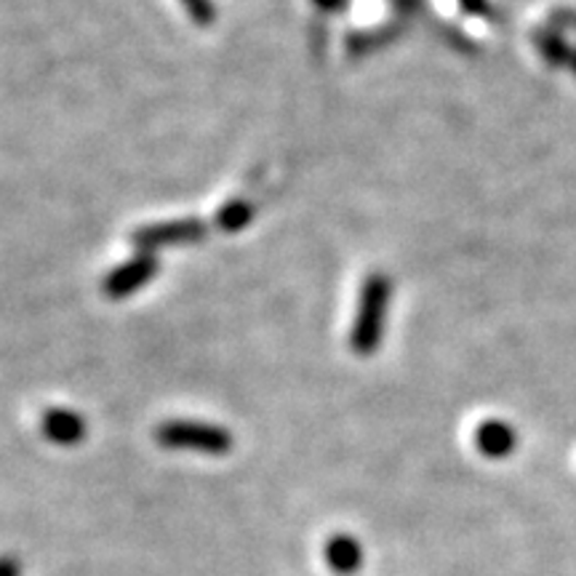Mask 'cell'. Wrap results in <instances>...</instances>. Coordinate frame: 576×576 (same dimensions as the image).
Instances as JSON below:
<instances>
[{
  "label": "cell",
  "instance_id": "cell-13",
  "mask_svg": "<svg viewBox=\"0 0 576 576\" xmlns=\"http://www.w3.org/2000/svg\"><path fill=\"white\" fill-rule=\"evenodd\" d=\"M0 576H20V563L14 557H0Z\"/></svg>",
  "mask_w": 576,
  "mask_h": 576
},
{
  "label": "cell",
  "instance_id": "cell-9",
  "mask_svg": "<svg viewBox=\"0 0 576 576\" xmlns=\"http://www.w3.org/2000/svg\"><path fill=\"white\" fill-rule=\"evenodd\" d=\"M251 216H254V208H251L249 203L232 201V203H227L225 208H221L219 216H216V225H219L225 232H236V230H243V227L249 225Z\"/></svg>",
  "mask_w": 576,
  "mask_h": 576
},
{
  "label": "cell",
  "instance_id": "cell-14",
  "mask_svg": "<svg viewBox=\"0 0 576 576\" xmlns=\"http://www.w3.org/2000/svg\"><path fill=\"white\" fill-rule=\"evenodd\" d=\"M315 3L326 11H336L341 5V0H315Z\"/></svg>",
  "mask_w": 576,
  "mask_h": 576
},
{
  "label": "cell",
  "instance_id": "cell-8",
  "mask_svg": "<svg viewBox=\"0 0 576 576\" xmlns=\"http://www.w3.org/2000/svg\"><path fill=\"white\" fill-rule=\"evenodd\" d=\"M531 40L550 68H568L574 48L566 44V38H563L561 33H555V29H550V27L533 29Z\"/></svg>",
  "mask_w": 576,
  "mask_h": 576
},
{
  "label": "cell",
  "instance_id": "cell-4",
  "mask_svg": "<svg viewBox=\"0 0 576 576\" xmlns=\"http://www.w3.org/2000/svg\"><path fill=\"white\" fill-rule=\"evenodd\" d=\"M155 273H158V262H155V256L140 254L136 260L120 264V267L112 269V273L105 278L101 291H105V297L110 299L131 297V293L140 291L144 284H149V280L155 278Z\"/></svg>",
  "mask_w": 576,
  "mask_h": 576
},
{
  "label": "cell",
  "instance_id": "cell-5",
  "mask_svg": "<svg viewBox=\"0 0 576 576\" xmlns=\"http://www.w3.org/2000/svg\"><path fill=\"white\" fill-rule=\"evenodd\" d=\"M40 430L57 446H75L86 437V422L70 408H48L40 419Z\"/></svg>",
  "mask_w": 576,
  "mask_h": 576
},
{
  "label": "cell",
  "instance_id": "cell-11",
  "mask_svg": "<svg viewBox=\"0 0 576 576\" xmlns=\"http://www.w3.org/2000/svg\"><path fill=\"white\" fill-rule=\"evenodd\" d=\"M552 24H555V27L576 29V11H572V9L555 11V14H552Z\"/></svg>",
  "mask_w": 576,
  "mask_h": 576
},
{
  "label": "cell",
  "instance_id": "cell-16",
  "mask_svg": "<svg viewBox=\"0 0 576 576\" xmlns=\"http://www.w3.org/2000/svg\"><path fill=\"white\" fill-rule=\"evenodd\" d=\"M568 68H572L574 75H576V48L572 51V62H568Z\"/></svg>",
  "mask_w": 576,
  "mask_h": 576
},
{
  "label": "cell",
  "instance_id": "cell-3",
  "mask_svg": "<svg viewBox=\"0 0 576 576\" xmlns=\"http://www.w3.org/2000/svg\"><path fill=\"white\" fill-rule=\"evenodd\" d=\"M206 236V225L201 219H173V221H158V225L140 227L134 232V245L142 254H153L160 245H177V243H192Z\"/></svg>",
  "mask_w": 576,
  "mask_h": 576
},
{
  "label": "cell",
  "instance_id": "cell-6",
  "mask_svg": "<svg viewBox=\"0 0 576 576\" xmlns=\"http://www.w3.org/2000/svg\"><path fill=\"white\" fill-rule=\"evenodd\" d=\"M476 446L489 459H504V456L513 454L515 446H518V435L502 419H485L476 432Z\"/></svg>",
  "mask_w": 576,
  "mask_h": 576
},
{
  "label": "cell",
  "instance_id": "cell-7",
  "mask_svg": "<svg viewBox=\"0 0 576 576\" xmlns=\"http://www.w3.org/2000/svg\"><path fill=\"white\" fill-rule=\"evenodd\" d=\"M326 563L332 566V572L339 576H350L356 574L360 563H363V550H360L356 539L339 533V537H334L332 542L326 544Z\"/></svg>",
  "mask_w": 576,
  "mask_h": 576
},
{
  "label": "cell",
  "instance_id": "cell-12",
  "mask_svg": "<svg viewBox=\"0 0 576 576\" xmlns=\"http://www.w3.org/2000/svg\"><path fill=\"white\" fill-rule=\"evenodd\" d=\"M459 5H461V9H465L470 16H483V14H489V3H485V0H459Z\"/></svg>",
  "mask_w": 576,
  "mask_h": 576
},
{
  "label": "cell",
  "instance_id": "cell-1",
  "mask_svg": "<svg viewBox=\"0 0 576 576\" xmlns=\"http://www.w3.org/2000/svg\"><path fill=\"white\" fill-rule=\"evenodd\" d=\"M393 299V284L387 275L371 273L360 288L356 323L350 332V347L356 356H374L387 328V310Z\"/></svg>",
  "mask_w": 576,
  "mask_h": 576
},
{
  "label": "cell",
  "instance_id": "cell-10",
  "mask_svg": "<svg viewBox=\"0 0 576 576\" xmlns=\"http://www.w3.org/2000/svg\"><path fill=\"white\" fill-rule=\"evenodd\" d=\"M182 5L188 9V14L192 16V22H197L201 27H208L214 22L216 9L212 0H182Z\"/></svg>",
  "mask_w": 576,
  "mask_h": 576
},
{
  "label": "cell",
  "instance_id": "cell-2",
  "mask_svg": "<svg viewBox=\"0 0 576 576\" xmlns=\"http://www.w3.org/2000/svg\"><path fill=\"white\" fill-rule=\"evenodd\" d=\"M155 441L173 452H197L208 456H225L232 452V435L219 424L192 422V419H168L155 430Z\"/></svg>",
  "mask_w": 576,
  "mask_h": 576
},
{
  "label": "cell",
  "instance_id": "cell-15",
  "mask_svg": "<svg viewBox=\"0 0 576 576\" xmlns=\"http://www.w3.org/2000/svg\"><path fill=\"white\" fill-rule=\"evenodd\" d=\"M398 5H400V9L411 11V9H417V5H419V0H398Z\"/></svg>",
  "mask_w": 576,
  "mask_h": 576
}]
</instances>
